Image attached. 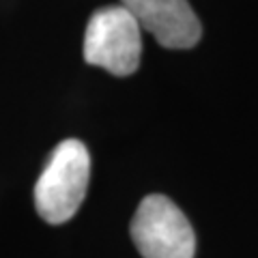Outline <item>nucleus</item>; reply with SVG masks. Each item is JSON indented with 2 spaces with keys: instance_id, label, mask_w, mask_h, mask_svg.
<instances>
[{
  "instance_id": "1",
  "label": "nucleus",
  "mask_w": 258,
  "mask_h": 258,
  "mask_svg": "<svg viewBox=\"0 0 258 258\" xmlns=\"http://www.w3.org/2000/svg\"><path fill=\"white\" fill-rule=\"evenodd\" d=\"M91 179V155L80 140H62L47 157L35 185L37 213L47 224H64L84 203Z\"/></svg>"
},
{
  "instance_id": "2",
  "label": "nucleus",
  "mask_w": 258,
  "mask_h": 258,
  "mask_svg": "<svg viewBox=\"0 0 258 258\" xmlns=\"http://www.w3.org/2000/svg\"><path fill=\"white\" fill-rule=\"evenodd\" d=\"M140 24L123 5L97 9L84 32V60L112 76H132L140 64Z\"/></svg>"
},
{
  "instance_id": "3",
  "label": "nucleus",
  "mask_w": 258,
  "mask_h": 258,
  "mask_svg": "<svg viewBox=\"0 0 258 258\" xmlns=\"http://www.w3.org/2000/svg\"><path fill=\"white\" fill-rule=\"evenodd\" d=\"M129 232L142 258H194L196 254V235L189 220L161 194L142 198Z\"/></svg>"
},
{
  "instance_id": "4",
  "label": "nucleus",
  "mask_w": 258,
  "mask_h": 258,
  "mask_svg": "<svg viewBox=\"0 0 258 258\" xmlns=\"http://www.w3.org/2000/svg\"><path fill=\"white\" fill-rule=\"evenodd\" d=\"M157 43L168 50H189L203 37V24L187 0H120Z\"/></svg>"
}]
</instances>
